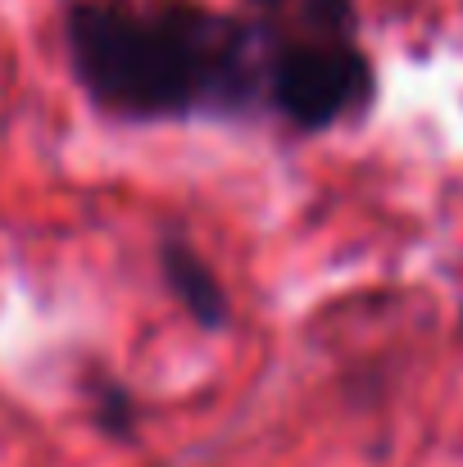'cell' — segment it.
<instances>
[{
  "label": "cell",
  "mask_w": 463,
  "mask_h": 467,
  "mask_svg": "<svg viewBox=\"0 0 463 467\" xmlns=\"http://www.w3.org/2000/svg\"><path fill=\"white\" fill-rule=\"evenodd\" d=\"M278 5H282V0H255V9H259V14H273Z\"/></svg>",
  "instance_id": "6"
},
{
  "label": "cell",
  "mask_w": 463,
  "mask_h": 467,
  "mask_svg": "<svg viewBox=\"0 0 463 467\" xmlns=\"http://www.w3.org/2000/svg\"><path fill=\"white\" fill-rule=\"evenodd\" d=\"M373 96H377V73L354 36H309L273 27V55L264 68V109H273L282 123H291L296 132H331L368 114Z\"/></svg>",
  "instance_id": "2"
},
{
  "label": "cell",
  "mask_w": 463,
  "mask_h": 467,
  "mask_svg": "<svg viewBox=\"0 0 463 467\" xmlns=\"http://www.w3.org/2000/svg\"><path fill=\"white\" fill-rule=\"evenodd\" d=\"M159 277L168 296L182 305V313L200 331H227L232 327V296L209 268V259L186 241V236H163L159 241Z\"/></svg>",
  "instance_id": "3"
},
{
  "label": "cell",
  "mask_w": 463,
  "mask_h": 467,
  "mask_svg": "<svg viewBox=\"0 0 463 467\" xmlns=\"http://www.w3.org/2000/svg\"><path fill=\"white\" fill-rule=\"evenodd\" d=\"M91 422H96L110 441L132 445L137 431H142V404H137V395H132L123 381L105 377V381L91 386Z\"/></svg>",
  "instance_id": "5"
},
{
  "label": "cell",
  "mask_w": 463,
  "mask_h": 467,
  "mask_svg": "<svg viewBox=\"0 0 463 467\" xmlns=\"http://www.w3.org/2000/svg\"><path fill=\"white\" fill-rule=\"evenodd\" d=\"M268 18L278 32H309V36H359L354 0H282Z\"/></svg>",
  "instance_id": "4"
},
{
  "label": "cell",
  "mask_w": 463,
  "mask_h": 467,
  "mask_svg": "<svg viewBox=\"0 0 463 467\" xmlns=\"http://www.w3.org/2000/svg\"><path fill=\"white\" fill-rule=\"evenodd\" d=\"M68 68L114 123L250 119L264 109L268 18L195 0H64Z\"/></svg>",
  "instance_id": "1"
}]
</instances>
